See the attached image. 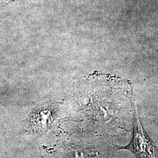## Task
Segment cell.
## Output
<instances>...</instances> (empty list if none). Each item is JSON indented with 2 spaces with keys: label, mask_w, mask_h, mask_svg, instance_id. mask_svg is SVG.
<instances>
[{
  "label": "cell",
  "mask_w": 158,
  "mask_h": 158,
  "mask_svg": "<svg viewBox=\"0 0 158 158\" xmlns=\"http://www.w3.org/2000/svg\"><path fill=\"white\" fill-rule=\"evenodd\" d=\"M133 132L130 143L117 149L128 151L139 158H158V147L147 135L139 119L136 107V102L132 105Z\"/></svg>",
  "instance_id": "6da1fadb"
}]
</instances>
